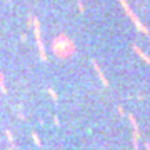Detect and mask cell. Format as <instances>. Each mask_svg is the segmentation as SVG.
<instances>
[{
	"mask_svg": "<svg viewBox=\"0 0 150 150\" xmlns=\"http://www.w3.org/2000/svg\"><path fill=\"white\" fill-rule=\"evenodd\" d=\"M52 52L59 59H69L70 55L75 54V43L65 33H60L59 37L54 38V42H52Z\"/></svg>",
	"mask_w": 150,
	"mask_h": 150,
	"instance_id": "obj_1",
	"label": "cell"
},
{
	"mask_svg": "<svg viewBox=\"0 0 150 150\" xmlns=\"http://www.w3.org/2000/svg\"><path fill=\"white\" fill-rule=\"evenodd\" d=\"M118 2H120V5H122V8L125 10L127 17H129L130 20H132V23L135 25V28H137V30H139L140 33H144V35H149V28L145 27L144 23L140 22V18H139V17H137V15L134 13V10H132V7L129 5V2H127V0H118Z\"/></svg>",
	"mask_w": 150,
	"mask_h": 150,
	"instance_id": "obj_2",
	"label": "cell"
},
{
	"mask_svg": "<svg viewBox=\"0 0 150 150\" xmlns=\"http://www.w3.org/2000/svg\"><path fill=\"white\" fill-rule=\"evenodd\" d=\"M32 25H33V33H35V40H37V45H38V52H40V59L45 62L47 60V54H45V47H43V42H42V33H40V22L32 17Z\"/></svg>",
	"mask_w": 150,
	"mask_h": 150,
	"instance_id": "obj_3",
	"label": "cell"
},
{
	"mask_svg": "<svg viewBox=\"0 0 150 150\" xmlns=\"http://www.w3.org/2000/svg\"><path fill=\"white\" fill-rule=\"evenodd\" d=\"M129 120H130V123H132V129H134V147H135V150H137L139 149V135H140L139 123H137L134 115H129Z\"/></svg>",
	"mask_w": 150,
	"mask_h": 150,
	"instance_id": "obj_4",
	"label": "cell"
},
{
	"mask_svg": "<svg viewBox=\"0 0 150 150\" xmlns=\"http://www.w3.org/2000/svg\"><path fill=\"white\" fill-rule=\"evenodd\" d=\"M93 69H95V74L98 75V79H100V82H102V85L105 87V88H107V87H108V80H107V77H105V75H103L102 69H100V67H98V64H97L95 60H93Z\"/></svg>",
	"mask_w": 150,
	"mask_h": 150,
	"instance_id": "obj_5",
	"label": "cell"
},
{
	"mask_svg": "<svg viewBox=\"0 0 150 150\" xmlns=\"http://www.w3.org/2000/svg\"><path fill=\"white\" fill-rule=\"evenodd\" d=\"M132 48H134V52H135V54H137V55H139V57H140V59H142V60H144L145 64H147V65H150V57H149V55H147V54H145L144 50H140V48L137 47V45H134V47H132Z\"/></svg>",
	"mask_w": 150,
	"mask_h": 150,
	"instance_id": "obj_6",
	"label": "cell"
},
{
	"mask_svg": "<svg viewBox=\"0 0 150 150\" xmlns=\"http://www.w3.org/2000/svg\"><path fill=\"white\" fill-rule=\"evenodd\" d=\"M0 90L7 93V87H5V80H4V74H0Z\"/></svg>",
	"mask_w": 150,
	"mask_h": 150,
	"instance_id": "obj_7",
	"label": "cell"
},
{
	"mask_svg": "<svg viewBox=\"0 0 150 150\" xmlns=\"http://www.w3.org/2000/svg\"><path fill=\"white\" fill-rule=\"evenodd\" d=\"M32 139H33V142H35V145H37V147H40V145H42V144H40V139H38V137H37L35 134L32 135Z\"/></svg>",
	"mask_w": 150,
	"mask_h": 150,
	"instance_id": "obj_8",
	"label": "cell"
},
{
	"mask_svg": "<svg viewBox=\"0 0 150 150\" xmlns=\"http://www.w3.org/2000/svg\"><path fill=\"white\" fill-rule=\"evenodd\" d=\"M48 93H50V97H52V98H54L55 102H57V93H55V92L52 90V88H48Z\"/></svg>",
	"mask_w": 150,
	"mask_h": 150,
	"instance_id": "obj_9",
	"label": "cell"
},
{
	"mask_svg": "<svg viewBox=\"0 0 150 150\" xmlns=\"http://www.w3.org/2000/svg\"><path fill=\"white\" fill-rule=\"evenodd\" d=\"M79 2V7H80V12H83V5H82V0H77Z\"/></svg>",
	"mask_w": 150,
	"mask_h": 150,
	"instance_id": "obj_10",
	"label": "cell"
},
{
	"mask_svg": "<svg viewBox=\"0 0 150 150\" xmlns=\"http://www.w3.org/2000/svg\"><path fill=\"white\" fill-rule=\"evenodd\" d=\"M145 147H147V150H150V144H145Z\"/></svg>",
	"mask_w": 150,
	"mask_h": 150,
	"instance_id": "obj_11",
	"label": "cell"
}]
</instances>
